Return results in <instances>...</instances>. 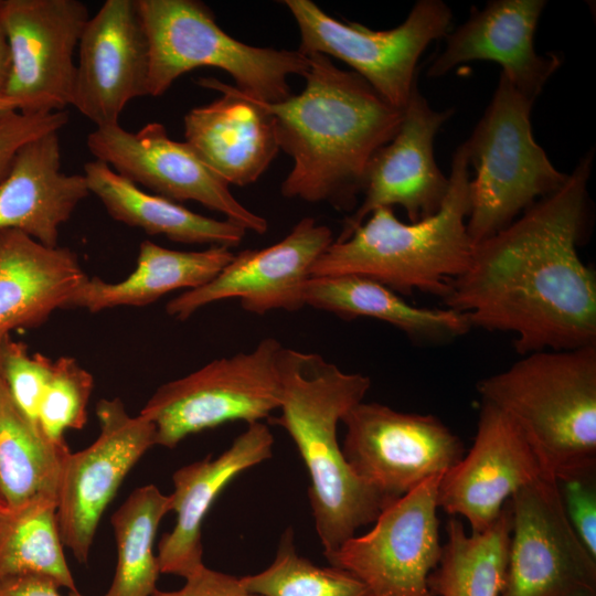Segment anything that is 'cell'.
Wrapping results in <instances>:
<instances>
[{
  "label": "cell",
  "mask_w": 596,
  "mask_h": 596,
  "mask_svg": "<svg viewBox=\"0 0 596 596\" xmlns=\"http://www.w3.org/2000/svg\"><path fill=\"white\" fill-rule=\"evenodd\" d=\"M593 159L590 150L558 190L475 244L444 299L471 327L513 333L521 355L596 344V276L577 252Z\"/></svg>",
  "instance_id": "obj_1"
},
{
  "label": "cell",
  "mask_w": 596,
  "mask_h": 596,
  "mask_svg": "<svg viewBox=\"0 0 596 596\" xmlns=\"http://www.w3.org/2000/svg\"><path fill=\"white\" fill-rule=\"evenodd\" d=\"M298 95L268 104L279 149L294 166L280 185L287 199L353 212L373 155L398 129L403 110L353 71L312 53Z\"/></svg>",
  "instance_id": "obj_2"
},
{
  "label": "cell",
  "mask_w": 596,
  "mask_h": 596,
  "mask_svg": "<svg viewBox=\"0 0 596 596\" xmlns=\"http://www.w3.org/2000/svg\"><path fill=\"white\" fill-rule=\"evenodd\" d=\"M278 369L280 415L268 421L287 432L306 466L316 532L327 557L392 503L353 472L338 440L339 423L364 400L371 379L344 372L318 353L285 347Z\"/></svg>",
  "instance_id": "obj_3"
},
{
  "label": "cell",
  "mask_w": 596,
  "mask_h": 596,
  "mask_svg": "<svg viewBox=\"0 0 596 596\" xmlns=\"http://www.w3.org/2000/svg\"><path fill=\"white\" fill-rule=\"evenodd\" d=\"M448 178V194L435 214L404 223L391 207L373 211L348 238L330 244L312 265L311 277L355 275L397 294L418 290L445 299L475 248L467 231L470 173L462 143Z\"/></svg>",
  "instance_id": "obj_4"
},
{
  "label": "cell",
  "mask_w": 596,
  "mask_h": 596,
  "mask_svg": "<svg viewBox=\"0 0 596 596\" xmlns=\"http://www.w3.org/2000/svg\"><path fill=\"white\" fill-rule=\"evenodd\" d=\"M522 356L478 382L481 402L518 426L556 481L596 473V344Z\"/></svg>",
  "instance_id": "obj_5"
},
{
  "label": "cell",
  "mask_w": 596,
  "mask_h": 596,
  "mask_svg": "<svg viewBox=\"0 0 596 596\" xmlns=\"http://www.w3.org/2000/svg\"><path fill=\"white\" fill-rule=\"evenodd\" d=\"M149 43L148 95H163L183 74L199 67L228 73L236 87L275 104L292 95L289 75L305 76L309 57L298 50L245 44L216 23L198 0H136Z\"/></svg>",
  "instance_id": "obj_6"
},
{
  "label": "cell",
  "mask_w": 596,
  "mask_h": 596,
  "mask_svg": "<svg viewBox=\"0 0 596 596\" xmlns=\"http://www.w3.org/2000/svg\"><path fill=\"white\" fill-rule=\"evenodd\" d=\"M533 103L501 73L483 115L462 142L475 172L469 182L467 219V231L475 244L507 227L568 178L553 166L534 139Z\"/></svg>",
  "instance_id": "obj_7"
},
{
  "label": "cell",
  "mask_w": 596,
  "mask_h": 596,
  "mask_svg": "<svg viewBox=\"0 0 596 596\" xmlns=\"http://www.w3.org/2000/svg\"><path fill=\"white\" fill-rule=\"evenodd\" d=\"M281 348L277 339L265 338L248 352L215 359L158 387L140 412L156 427V444L173 448L189 435L228 422L268 419L281 404Z\"/></svg>",
  "instance_id": "obj_8"
},
{
  "label": "cell",
  "mask_w": 596,
  "mask_h": 596,
  "mask_svg": "<svg viewBox=\"0 0 596 596\" xmlns=\"http://www.w3.org/2000/svg\"><path fill=\"white\" fill-rule=\"evenodd\" d=\"M300 33L298 51L336 57L353 68L386 102L404 109L416 86V68L427 46L450 31L453 13L441 0L417 1L389 30L342 22L310 0H284Z\"/></svg>",
  "instance_id": "obj_9"
},
{
  "label": "cell",
  "mask_w": 596,
  "mask_h": 596,
  "mask_svg": "<svg viewBox=\"0 0 596 596\" xmlns=\"http://www.w3.org/2000/svg\"><path fill=\"white\" fill-rule=\"evenodd\" d=\"M342 447L353 472L391 502L462 457V440L438 417L360 402L342 417Z\"/></svg>",
  "instance_id": "obj_10"
},
{
  "label": "cell",
  "mask_w": 596,
  "mask_h": 596,
  "mask_svg": "<svg viewBox=\"0 0 596 596\" xmlns=\"http://www.w3.org/2000/svg\"><path fill=\"white\" fill-rule=\"evenodd\" d=\"M509 505V557L500 596H596V557L571 525L556 480H535L517 491Z\"/></svg>",
  "instance_id": "obj_11"
},
{
  "label": "cell",
  "mask_w": 596,
  "mask_h": 596,
  "mask_svg": "<svg viewBox=\"0 0 596 596\" xmlns=\"http://www.w3.org/2000/svg\"><path fill=\"white\" fill-rule=\"evenodd\" d=\"M441 476L385 507L370 531L326 557L329 564L360 579L371 596H433L427 578L443 549L437 518Z\"/></svg>",
  "instance_id": "obj_12"
},
{
  "label": "cell",
  "mask_w": 596,
  "mask_h": 596,
  "mask_svg": "<svg viewBox=\"0 0 596 596\" xmlns=\"http://www.w3.org/2000/svg\"><path fill=\"white\" fill-rule=\"evenodd\" d=\"M88 19L78 0H2L12 63L4 96L18 111L50 114L71 105L74 54Z\"/></svg>",
  "instance_id": "obj_13"
},
{
  "label": "cell",
  "mask_w": 596,
  "mask_h": 596,
  "mask_svg": "<svg viewBox=\"0 0 596 596\" xmlns=\"http://www.w3.org/2000/svg\"><path fill=\"white\" fill-rule=\"evenodd\" d=\"M86 143L96 160L153 194L178 203L194 201L246 231L267 232L266 219L240 203L193 148L172 140L160 123H149L137 132L120 125L98 127L88 134Z\"/></svg>",
  "instance_id": "obj_14"
},
{
  "label": "cell",
  "mask_w": 596,
  "mask_h": 596,
  "mask_svg": "<svg viewBox=\"0 0 596 596\" xmlns=\"http://www.w3.org/2000/svg\"><path fill=\"white\" fill-rule=\"evenodd\" d=\"M99 435L87 448L65 456L56 503L63 545L86 563L98 522L124 478L156 444V427L130 416L120 398L96 406Z\"/></svg>",
  "instance_id": "obj_15"
},
{
  "label": "cell",
  "mask_w": 596,
  "mask_h": 596,
  "mask_svg": "<svg viewBox=\"0 0 596 596\" xmlns=\"http://www.w3.org/2000/svg\"><path fill=\"white\" fill-rule=\"evenodd\" d=\"M333 241L327 225L306 216L279 242L234 254L215 278L174 297L166 311L182 321L225 299H238L245 311L258 316L272 310L297 311L306 306L312 265Z\"/></svg>",
  "instance_id": "obj_16"
},
{
  "label": "cell",
  "mask_w": 596,
  "mask_h": 596,
  "mask_svg": "<svg viewBox=\"0 0 596 596\" xmlns=\"http://www.w3.org/2000/svg\"><path fill=\"white\" fill-rule=\"evenodd\" d=\"M454 110H436L419 93L412 91L402 121L393 138L369 162L363 201L344 220L337 242L348 238L363 221L381 207L401 206L409 222L435 214L443 205L450 181L438 168L434 141Z\"/></svg>",
  "instance_id": "obj_17"
},
{
  "label": "cell",
  "mask_w": 596,
  "mask_h": 596,
  "mask_svg": "<svg viewBox=\"0 0 596 596\" xmlns=\"http://www.w3.org/2000/svg\"><path fill=\"white\" fill-rule=\"evenodd\" d=\"M545 476L539 456L518 426L481 402L471 448L440 478L438 509L466 519L470 532L480 533L497 521L517 491Z\"/></svg>",
  "instance_id": "obj_18"
},
{
  "label": "cell",
  "mask_w": 596,
  "mask_h": 596,
  "mask_svg": "<svg viewBox=\"0 0 596 596\" xmlns=\"http://www.w3.org/2000/svg\"><path fill=\"white\" fill-rule=\"evenodd\" d=\"M149 43L136 0H107L78 44L71 106L96 128L119 125L126 105L148 95Z\"/></svg>",
  "instance_id": "obj_19"
},
{
  "label": "cell",
  "mask_w": 596,
  "mask_h": 596,
  "mask_svg": "<svg viewBox=\"0 0 596 596\" xmlns=\"http://www.w3.org/2000/svg\"><path fill=\"white\" fill-rule=\"evenodd\" d=\"M544 0H491L471 8L468 19L449 31L444 50L427 70V76H445L471 61H490L528 98L535 100L561 66L556 54L539 55L534 34Z\"/></svg>",
  "instance_id": "obj_20"
},
{
  "label": "cell",
  "mask_w": 596,
  "mask_h": 596,
  "mask_svg": "<svg viewBox=\"0 0 596 596\" xmlns=\"http://www.w3.org/2000/svg\"><path fill=\"white\" fill-rule=\"evenodd\" d=\"M198 83L222 95L185 114V142L228 185L256 182L279 151L274 117L263 100L236 86L215 78Z\"/></svg>",
  "instance_id": "obj_21"
},
{
  "label": "cell",
  "mask_w": 596,
  "mask_h": 596,
  "mask_svg": "<svg viewBox=\"0 0 596 596\" xmlns=\"http://www.w3.org/2000/svg\"><path fill=\"white\" fill-rule=\"evenodd\" d=\"M273 446L274 436L267 424H248L217 457L209 456L173 473V491L168 497L177 521L158 544L160 573L187 578L204 566L202 523L207 511L235 477L269 459Z\"/></svg>",
  "instance_id": "obj_22"
},
{
  "label": "cell",
  "mask_w": 596,
  "mask_h": 596,
  "mask_svg": "<svg viewBox=\"0 0 596 596\" xmlns=\"http://www.w3.org/2000/svg\"><path fill=\"white\" fill-rule=\"evenodd\" d=\"M89 193L83 173L62 170L58 131L46 132L17 151L0 182V230H18L56 247L61 225Z\"/></svg>",
  "instance_id": "obj_23"
},
{
  "label": "cell",
  "mask_w": 596,
  "mask_h": 596,
  "mask_svg": "<svg viewBox=\"0 0 596 596\" xmlns=\"http://www.w3.org/2000/svg\"><path fill=\"white\" fill-rule=\"evenodd\" d=\"M88 278L77 255L21 231L0 230V337L34 328L65 308Z\"/></svg>",
  "instance_id": "obj_24"
},
{
  "label": "cell",
  "mask_w": 596,
  "mask_h": 596,
  "mask_svg": "<svg viewBox=\"0 0 596 596\" xmlns=\"http://www.w3.org/2000/svg\"><path fill=\"white\" fill-rule=\"evenodd\" d=\"M233 257L231 248L223 246L177 251L146 240L139 246L137 266L127 278L107 283L88 277L65 308L97 312L119 306H147L173 290H191L207 284Z\"/></svg>",
  "instance_id": "obj_25"
},
{
  "label": "cell",
  "mask_w": 596,
  "mask_h": 596,
  "mask_svg": "<svg viewBox=\"0 0 596 596\" xmlns=\"http://www.w3.org/2000/svg\"><path fill=\"white\" fill-rule=\"evenodd\" d=\"M89 192L116 221L149 235H163L183 244H210L232 248L246 230L230 220L198 214L178 202L146 192L100 160L88 161L83 172Z\"/></svg>",
  "instance_id": "obj_26"
},
{
  "label": "cell",
  "mask_w": 596,
  "mask_h": 596,
  "mask_svg": "<svg viewBox=\"0 0 596 596\" xmlns=\"http://www.w3.org/2000/svg\"><path fill=\"white\" fill-rule=\"evenodd\" d=\"M306 306L342 319L360 317L384 321L417 341H445L467 333V317L451 308H423L408 304L396 291L355 275L310 277Z\"/></svg>",
  "instance_id": "obj_27"
},
{
  "label": "cell",
  "mask_w": 596,
  "mask_h": 596,
  "mask_svg": "<svg viewBox=\"0 0 596 596\" xmlns=\"http://www.w3.org/2000/svg\"><path fill=\"white\" fill-rule=\"evenodd\" d=\"M67 445L55 444L11 398L0 373V501L17 508L57 494Z\"/></svg>",
  "instance_id": "obj_28"
},
{
  "label": "cell",
  "mask_w": 596,
  "mask_h": 596,
  "mask_svg": "<svg viewBox=\"0 0 596 596\" xmlns=\"http://www.w3.org/2000/svg\"><path fill=\"white\" fill-rule=\"evenodd\" d=\"M511 534L509 500L497 521L480 533L467 532L451 517L437 566L428 575L433 596H500L505 583Z\"/></svg>",
  "instance_id": "obj_29"
},
{
  "label": "cell",
  "mask_w": 596,
  "mask_h": 596,
  "mask_svg": "<svg viewBox=\"0 0 596 596\" xmlns=\"http://www.w3.org/2000/svg\"><path fill=\"white\" fill-rule=\"evenodd\" d=\"M62 546L55 500L0 509V581L38 575L76 590Z\"/></svg>",
  "instance_id": "obj_30"
},
{
  "label": "cell",
  "mask_w": 596,
  "mask_h": 596,
  "mask_svg": "<svg viewBox=\"0 0 596 596\" xmlns=\"http://www.w3.org/2000/svg\"><path fill=\"white\" fill-rule=\"evenodd\" d=\"M170 512L169 497L155 485L131 492L111 517L117 545L113 583L104 596H151L160 570L153 553L156 533Z\"/></svg>",
  "instance_id": "obj_31"
},
{
  "label": "cell",
  "mask_w": 596,
  "mask_h": 596,
  "mask_svg": "<svg viewBox=\"0 0 596 596\" xmlns=\"http://www.w3.org/2000/svg\"><path fill=\"white\" fill-rule=\"evenodd\" d=\"M240 578L247 590L259 596H371L366 586L347 571L321 567L299 555L291 528L280 536L267 568Z\"/></svg>",
  "instance_id": "obj_32"
},
{
  "label": "cell",
  "mask_w": 596,
  "mask_h": 596,
  "mask_svg": "<svg viewBox=\"0 0 596 596\" xmlns=\"http://www.w3.org/2000/svg\"><path fill=\"white\" fill-rule=\"evenodd\" d=\"M93 375L74 358L53 362L52 375L41 398L38 422L42 433L55 444H66V429H81L87 421Z\"/></svg>",
  "instance_id": "obj_33"
},
{
  "label": "cell",
  "mask_w": 596,
  "mask_h": 596,
  "mask_svg": "<svg viewBox=\"0 0 596 596\" xmlns=\"http://www.w3.org/2000/svg\"><path fill=\"white\" fill-rule=\"evenodd\" d=\"M52 370L53 361L49 358L41 353L31 355L24 343L12 341L9 336L6 338L1 376L14 404L36 426L41 398Z\"/></svg>",
  "instance_id": "obj_34"
},
{
  "label": "cell",
  "mask_w": 596,
  "mask_h": 596,
  "mask_svg": "<svg viewBox=\"0 0 596 596\" xmlns=\"http://www.w3.org/2000/svg\"><path fill=\"white\" fill-rule=\"evenodd\" d=\"M68 114H23L13 111L0 118V182L10 170L17 151L28 141L51 131H60Z\"/></svg>",
  "instance_id": "obj_35"
},
{
  "label": "cell",
  "mask_w": 596,
  "mask_h": 596,
  "mask_svg": "<svg viewBox=\"0 0 596 596\" xmlns=\"http://www.w3.org/2000/svg\"><path fill=\"white\" fill-rule=\"evenodd\" d=\"M596 473L558 480L567 519L582 543L596 557Z\"/></svg>",
  "instance_id": "obj_36"
},
{
  "label": "cell",
  "mask_w": 596,
  "mask_h": 596,
  "mask_svg": "<svg viewBox=\"0 0 596 596\" xmlns=\"http://www.w3.org/2000/svg\"><path fill=\"white\" fill-rule=\"evenodd\" d=\"M177 590H156L151 596H259L247 590L233 575L207 568L205 565L184 578Z\"/></svg>",
  "instance_id": "obj_37"
},
{
  "label": "cell",
  "mask_w": 596,
  "mask_h": 596,
  "mask_svg": "<svg viewBox=\"0 0 596 596\" xmlns=\"http://www.w3.org/2000/svg\"><path fill=\"white\" fill-rule=\"evenodd\" d=\"M52 579L38 575H23L0 581V596H63ZM67 596H83L70 590Z\"/></svg>",
  "instance_id": "obj_38"
},
{
  "label": "cell",
  "mask_w": 596,
  "mask_h": 596,
  "mask_svg": "<svg viewBox=\"0 0 596 596\" xmlns=\"http://www.w3.org/2000/svg\"><path fill=\"white\" fill-rule=\"evenodd\" d=\"M11 53L7 34L0 22V96H4L11 74Z\"/></svg>",
  "instance_id": "obj_39"
},
{
  "label": "cell",
  "mask_w": 596,
  "mask_h": 596,
  "mask_svg": "<svg viewBox=\"0 0 596 596\" xmlns=\"http://www.w3.org/2000/svg\"><path fill=\"white\" fill-rule=\"evenodd\" d=\"M18 111L15 104L7 96H0V118Z\"/></svg>",
  "instance_id": "obj_40"
},
{
  "label": "cell",
  "mask_w": 596,
  "mask_h": 596,
  "mask_svg": "<svg viewBox=\"0 0 596 596\" xmlns=\"http://www.w3.org/2000/svg\"><path fill=\"white\" fill-rule=\"evenodd\" d=\"M8 336H9V334L0 337V373H1L2 348H3L4 340H6V338H7Z\"/></svg>",
  "instance_id": "obj_41"
},
{
  "label": "cell",
  "mask_w": 596,
  "mask_h": 596,
  "mask_svg": "<svg viewBox=\"0 0 596 596\" xmlns=\"http://www.w3.org/2000/svg\"><path fill=\"white\" fill-rule=\"evenodd\" d=\"M3 507V503L0 501V509Z\"/></svg>",
  "instance_id": "obj_42"
},
{
  "label": "cell",
  "mask_w": 596,
  "mask_h": 596,
  "mask_svg": "<svg viewBox=\"0 0 596 596\" xmlns=\"http://www.w3.org/2000/svg\"><path fill=\"white\" fill-rule=\"evenodd\" d=\"M2 0H0V9H1Z\"/></svg>",
  "instance_id": "obj_43"
}]
</instances>
